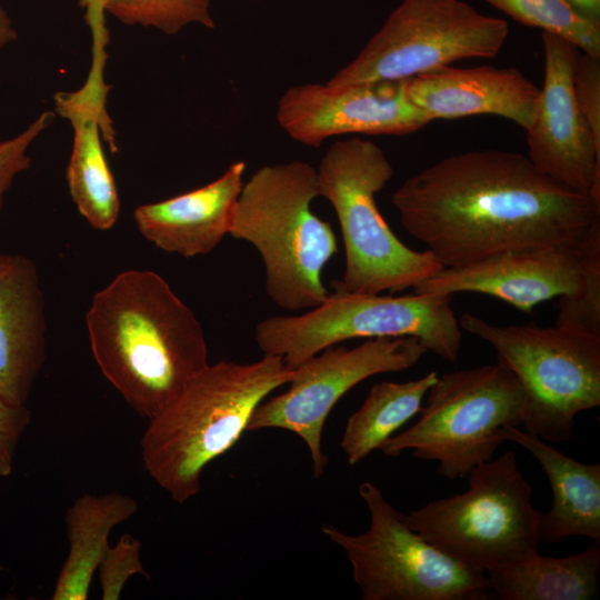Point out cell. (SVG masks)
<instances>
[{"mask_svg": "<svg viewBox=\"0 0 600 600\" xmlns=\"http://www.w3.org/2000/svg\"><path fill=\"white\" fill-rule=\"evenodd\" d=\"M54 120L52 111L40 113L23 131L0 141V210L6 192L14 179L30 168L29 149Z\"/></svg>", "mask_w": 600, "mask_h": 600, "instance_id": "obj_28", "label": "cell"}, {"mask_svg": "<svg viewBox=\"0 0 600 600\" xmlns=\"http://www.w3.org/2000/svg\"><path fill=\"white\" fill-rule=\"evenodd\" d=\"M317 169L319 196L338 218L344 247V270L333 291L393 294L413 289L443 267L428 251L404 244L391 230L376 196L394 174L384 151L359 137L339 139Z\"/></svg>", "mask_w": 600, "mask_h": 600, "instance_id": "obj_5", "label": "cell"}, {"mask_svg": "<svg viewBox=\"0 0 600 600\" xmlns=\"http://www.w3.org/2000/svg\"><path fill=\"white\" fill-rule=\"evenodd\" d=\"M572 89L576 102L600 143V58L578 51Z\"/></svg>", "mask_w": 600, "mask_h": 600, "instance_id": "obj_29", "label": "cell"}, {"mask_svg": "<svg viewBox=\"0 0 600 600\" xmlns=\"http://www.w3.org/2000/svg\"><path fill=\"white\" fill-rule=\"evenodd\" d=\"M427 404L408 429L394 433L381 447L386 456H412L438 463L443 478H466L491 460L504 442L506 427H520L524 392L502 362L438 374L429 388Z\"/></svg>", "mask_w": 600, "mask_h": 600, "instance_id": "obj_8", "label": "cell"}, {"mask_svg": "<svg viewBox=\"0 0 600 600\" xmlns=\"http://www.w3.org/2000/svg\"><path fill=\"white\" fill-rule=\"evenodd\" d=\"M403 229L442 267L513 250L576 249L600 204L561 186L519 152L451 154L391 196Z\"/></svg>", "mask_w": 600, "mask_h": 600, "instance_id": "obj_1", "label": "cell"}, {"mask_svg": "<svg viewBox=\"0 0 600 600\" xmlns=\"http://www.w3.org/2000/svg\"><path fill=\"white\" fill-rule=\"evenodd\" d=\"M318 197L317 169L292 160L259 168L233 209L229 236L258 251L266 292L286 310H310L329 294L322 271L338 242L331 224L311 209Z\"/></svg>", "mask_w": 600, "mask_h": 600, "instance_id": "obj_4", "label": "cell"}, {"mask_svg": "<svg viewBox=\"0 0 600 600\" xmlns=\"http://www.w3.org/2000/svg\"><path fill=\"white\" fill-rule=\"evenodd\" d=\"M31 421L30 410L0 397V477L12 473L18 442Z\"/></svg>", "mask_w": 600, "mask_h": 600, "instance_id": "obj_30", "label": "cell"}, {"mask_svg": "<svg viewBox=\"0 0 600 600\" xmlns=\"http://www.w3.org/2000/svg\"><path fill=\"white\" fill-rule=\"evenodd\" d=\"M17 31L7 11L0 6V49L17 40Z\"/></svg>", "mask_w": 600, "mask_h": 600, "instance_id": "obj_33", "label": "cell"}, {"mask_svg": "<svg viewBox=\"0 0 600 600\" xmlns=\"http://www.w3.org/2000/svg\"><path fill=\"white\" fill-rule=\"evenodd\" d=\"M84 9V19L92 38L91 71L104 72L109 31L106 26V12L102 0H78Z\"/></svg>", "mask_w": 600, "mask_h": 600, "instance_id": "obj_31", "label": "cell"}, {"mask_svg": "<svg viewBox=\"0 0 600 600\" xmlns=\"http://www.w3.org/2000/svg\"><path fill=\"white\" fill-rule=\"evenodd\" d=\"M138 510L137 501L119 492L84 493L68 508V556L57 576L51 600H87L91 581L107 549L108 537Z\"/></svg>", "mask_w": 600, "mask_h": 600, "instance_id": "obj_21", "label": "cell"}, {"mask_svg": "<svg viewBox=\"0 0 600 600\" xmlns=\"http://www.w3.org/2000/svg\"><path fill=\"white\" fill-rule=\"evenodd\" d=\"M544 78L534 119L526 130L528 158L543 174L600 204V143L580 111L572 89L578 49L542 32Z\"/></svg>", "mask_w": 600, "mask_h": 600, "instance_id": "obj_14", "label": "cell"}, {"mask_svg": "<svg viewBox=\"0 0 600 600\" xmlns=\"http://www.w3.org/2000/svg\"><path fill=\"white\" fill-rule=\"evenodd\" d=\"M46 302L27 256L0 253V397L26 404L46 360Z\"/></svg>", "mask_w": 600, "mask_h": 600, "instance_id": "obj_18", "label": "cell"}, {"mask_svg": "<svg viewBox=\"0 0 600 600\" xmlns=\"http://www.w3.org/2000/svg\"><path fill=\"white\" fill-rule=\"evenodd\" d=\"M86 326L101 373L148 420L209 364L197 314L151 270L122 271L97 291Z\"/></svg>", "mask_w": 600, "mask_h": 600, "instance_id": "obj_2", "label": "cell"}, {"mask_svg": "<svg viewBox=\"0 0 600 600\" xmlns=\"http://www.w3.org/2000/svg\"><path fill=\"white\" fill-rule=\"evenodd\" d=\"M291 376L272 354L209 363L149 420L140 442L144 470L173 501L187 502L206 467L239 441L256 408Z\"/></svg>", "mask_w": 600, "mask_h": 600, "instance_id": "obj_3", "label": "cell"}, {"mask_svg": "<svg viewBox=\"0 0 600 600\" xmlns=\"http://www.w3.org/2000/svg\"><path fill=\"white\" fill-rule=\"evenodd\" d=\"M521 24L557 34L579 51L600 58V23L580 16L566 0H484Z\"/></svg>", "mask_w": 600, "mask_h": 600, "instance_id": "obj_24", "label": "cell"}, {"mask_svg": "<svg viewBox=\"0 0 600 600\" xmlns=\"http://www.w3.org/2000/svg\"><path fill=\"white\" fill-rule=\"evenodd\" d=\"M111 87L84 80L76 91H60L53 97L54 111L67 119L73 131L67 183L79 213L96 230L114 227L120 199L107 162L102 141L117 150L116 133L107 111Z\"/></svg>", "mask_w": 600, "mask_h": 600, "instance_id": "obj_16", "label": "cell"}, {"mask_svg": "<svg viewBox=\"0 0 600 600\" xmlns=\"http://www.w3.org/2000/svg\"><path fill=\"white\" fill-rule=\"evenodd\" d=\"M369 528L358 534L323 524L351 566L362 600H484L487 573L452 559L411 529L371 481L359 486Z\"/></svg>", "mask_w": 600, "mask_h": 600, "instance_id": "obj_10", "label": "cell"}, {"mask_svg": "<svg viewBox=\"0 0 600 600\" xmlns=\"http://www.w3.org/2000/svg\"><path fill=\"white\" fill-rule=\"evenodd\" d=\"M246 168L243 161H236L203 187L137 207V229L168 253L193 258L211 252L229 234Z\"/></svg>", "mask_w": 600, "mask_h": 600, "instance_id": "obj_19", "label": "cell"}, {"mask_svg": "<svg viewBox=\"0 0 600 600\" xmlns=\"http://www.w3.org/2000/svg\"><path fill=\"white\" fill-rule=\"evenodd\" d=\"M397 337H414L428 351L456 362L462 330L451 296L333 291L319 306L301 314L262 319L254 331L263 354L282 358L289 368L351 339Z\"/></svg>", "mask_w": 600, "mask_h": 600, "instance_id": "obj_9", "label": "cell"}, {"mask_svg": "<svg viewBox=\"0 0 600 600\" xmlns=\"http://www.w3.org/2000/svg\"><path fill=\"white\" fill-rule=\"evenodd\" d=\"M458 320L518 379L526 431L547 442L568 441L577 416L600 406V336L557 324L500 326L472 313Z\"/></svg>", "mask_w": 600, "mask_h": 600, "instance_id": "obj_7", "label": "cell"}, {"mask_svg": "<svg viewBox=\"0 0 600 600\" xmlns=\"http://www.w3.org/2000/svg\"><path fill=\"white\" fill-rule=\"evenodd\" d=\"M277 121L292 140L319 148L346 134L403 136L432 120L410 101L404 80H397L290 87L278 101Z\"/></svg>", "mask_w": 600, "mask_h": 600, "instance_id": "obj_13", "label": "cell"}, {"mask_svg": "<svg viewBox=\"0 0 600 600\" xmlns=\"http://www.w3.org/2000/svg\"><path fill=\"white\" fill-rule=\"evenodd\" d=\"M582 274L576 249L513 250L459 266L443 267L412 290L448 294L474 292L498 298L523 312L544 301L576 293Z\"/></svg>", "mask_w": 600, "mask_h": 600, "instance_id": "obj_15", "label": "cell"}, {"mask_svg": "<svg viewBox=\"0 0 600 600\" xmlns=\"http://www.w3.org/2000/svg\"><path fill=\"white\" fill-rule=\"evenodd\" d=\"M503 441L528 450L547 474L552 503L540 513L539 542L552 544L573 536L600 541V464L578 461L519 427H506Z\"/></svg>", "mask_w": 600, "mask_h": 600, "instance_id": "obj_20", "label": "cell"}, {"mask_svg": "<svg viewBox=\"0 0 600 600\" xmlns=\"http://www.w3.org/2000/svg\"><path fill=\"white\" fill-rule=\"evenodd\" d=\"M104 12L129 26L176 34L189 24L214 28L210 0H102Z\"/></svg>", "mask_w": 600, "mask_h": 600, "instance_id": "obj_25", "label": "cell"}, {"mask_svg": "<svg viewBox=\"0 0 600 600\" xmlns=\"http://www.w3.org/2000/svg\"><path fill=\"white\" fill-rule=\"evenodd\" d=\"M410 101L431 120L493 114L527 130L540 89L514 67H443L404 79Z\"/></svg>", "mask_w": 600, "mask_h": 600, "instance_id": "obj_17", "label": "cell"}, {"mask_svg": "<svg viewBox=\"0 0 600 600\" xmlns=\"http://www.w3.org/2000/svg\"><path fill=\"white\" fill-rule=\"evenodd\" d=\"M580 16L600 23V0H566Z\"/></svg>", "mask_w": 600, "mask_h": 600, "instance_id": "obj_32", "label": "cell"}, {"mask_svg": "<svg viewBox=\"0 0 600 600\" xmlns=\"http://www.w3.org/2000/svg\"><path fill=\"white\" fill-rule=\"evenodd\" d=\"M438 373L403 382L374 383L362 404L347 420L340 447L349 464L366 459L391 438L403 424L418 414L429 388Z\"/></svg>", "mask_w": 600, "mask_h": 600, "instance_id": "obj_23", "label": "cell"}, {"mask_svg": "<svg viewBox=\"0 0 600 600\" xmlns=\"http://www.w3.org/2000/svg\"><path fill=\"white\" fill-rule=\"evenodd\" d=\"M428 352L414 337L374 338L347 348L331 346L292 369L289 388L264 399L253 411L247 431L277 428L301 438L319 478L328 464L322 431L338 401L363 380L416 366Z\"/></svg>", "mask_w": 600, "mask_h": 600, "instance_id": "obj_12", "label": "cell"}, {"mask_svg": "<svg viewBox=\"0 0 600 600\" xmlns=\"http://www.w3.org/2000/svg\"><path fill=\"white\" fill-rule=\"evenodd\" d=\"M599 542L567 557L536 553L487 572L489 589L501 600H590L598 593Z\"/></svg>", "mask_w": 600, "mask_h": 600, "instance_id": "obj_22", "label": "cell"}, {"mask_svg": "<svg viewBox=\"0 0 600 600\" xmlns=\"http://www.w3.org/2000/svg\"><path fill=\"white\" fill-rule=\"evenodd\" d=\"M582 274L576 293L558 298L556 324L600 336V218L580 243Z\"/></svg>", "mask_w": 600, "mask_h": 600, "instance_id": "obj_26", "label": "cell"}, {"mask_svg": "<svg viewBox=\"0 0 600 600\" xmlns=\"http://www.w3.org/2000/svg\"><path fill=\"white\" fill-rule=\"evenodd\" d=\"M508 34L506 20L486 16L462 0H402L328 83L404 80L459 60L493 58Z\"/></svg>", "mask_w": 600, "mask_h": 600, "instance_id": "obj_11", "label": "cell"}, {"mask_svg": "<svg viewBox=\"0 0 600 600\" xmlns=\"http://www.w3.org/2000/svg\"><path fill=\"white\" fill-rule=\"evenodd\" d=\"M461 493L403 514L424 540L466 567L489 572L539 552L541 511L532 488L507 451L473 468Z\"/></svg>", "mask_w": 600, "mask_h": 600, "instance_id": "obj_6", "label": "cell"}, {"mask_svg": "<svg viewBox=\"0 0 600 600\" xmlns=\"http://www.w3.org/2000/svg\"><path fill=\"white\" fill-rule=\"evenodd\" d=\"M140 553V540L128 533L122 534L113 547L109 546L98 567L103 600H118L126 582L133 574L150 578L142 566Z\"/></svg>", "mask_w": 600, "mask_h": 600, "instance_id": "obj_27", "label": "cell"}]
</instances>
